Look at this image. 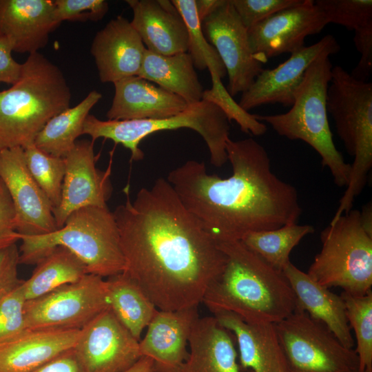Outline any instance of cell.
I'll return each mask as SVG.
<instances>
[{"label":"cell","instance_id":"8d00e7d4","mask_svg":"<svg viewBox=\"0 0 372 372\" xmlns=\"http://www.w3.org/2000/svg\"><path fill=\"white\" fill-rule=\"evenodd\" d=\"M22 282L0 299V344L8 341L27 329L25 319L26 302Z\"/></svg>","mask_w":372,"mask_h":372},{"label":"cell","instance_id":"9a60e30c","mask_svg":"<svg viewBox=\"0 0 372 372\" xmlns=\"http://www.w3.org/2000/svg\"><path fill=\"white\" fill-rule=\"evenodd\" d=\"M0 178L11 198L19 235H43L57 229L52 205L30 174L23 147L0 150Z\"/></svg>","mask_w":372,"mask_h":372},{"label":"cell","instance_id":"ffe728a7","mask_svg":"<svg viewBox=\"0 0 372 372\" xmlns=\"http://www.w3.org/2000/svg\"><path fill=\"white\" fill-rule=\"evenodd\" d=\"M60 23L54 1L0 0V35L11 41L16 52H38Z\"/></svg>","mask_w":372,"mask_h":372},{"label":"cell","instance_id":"f35d334b","mask_svg":"<svg viewBox=\"0 0 372 372\" xmlns=\"http://www.w3.org/2000/svg\"><path fill=\"white\" fill-rule=\"evenodd\" d=\"M301 0H231L245 28L254 25L275 13L299 3Z\"/></svg>","mask_w":372,"mask_h":372},{"label":"cell","instance_id":"9c48e42d","mask_svg":"<svg viewBox=\"0 0 372 372\" xmlns=\"http://www.w3.org/2000/svg\"><path fill=\"white\" fill-rule=\"evenodd\" d=\"M321 251L308 276L320 285L340 287L353 296H362L372 287V236L363 229L360 212L351 209L330 223L320 234Z\"/></svg>","mask_w":372,"mask_h":372},{"label":"cell","instance_id":"52a82bcc","mask_svg":"<svg viewBox=\"0 0 372 372\" xmlns=\"http://www.w3.org/2000/svg\"><path fill=\"white\" fill-rule=\"evenodd\" d=\"M338 136L354 157L349 183L335 213L352 209L372 167V83L354 78L342 66L333 67L327 98Z\"/></svg>","mask_w":372,"mask_h":372},{"label":"cell","instance_id":"ab89813d","mask_svg":"<svg viewBox=\"0 0 372 372\" xmlns=\"http://www.w3.org/2000/svg\"><path fill=\"white\" fill-rule=\"evenodd\" d=\"M20 240L14 225V211L8 190L0 178V251Z\"/></svg>","mask_w":372,"mask_h":372},{"label":"cell","instance_id":"2e32d148","mask_svg":"<svg viewBox=\"0 0 372 372\" xmlns=\"http://www.w3.org/2000/svg\"><path fill=\"white\" fill-rule=\"evenodd\" d=\"M340 50L338 42L331 34L302 48L277 67L263 69L251 86L242 93L238 105L247 112L269 104L291 107L294 92L311 63L322 54L331 56Z\"/></svg>","mask_w":372,"mask_h":372},{"label":"cell","instance_id":"ee69618b","mask_svg":"<svg viewBox=\"0 0 372 372\" xmlns=\"http://www.w3.org/2000/svg\"><path fill=\"white\" fill-rule=\"evenodd\" d=\"M225 0H195L198 19L203 21L215 10L223 4Z\"/></svg>","mask_w":372,"mask_h":372},{"label":"cell","instance_id":"7402d4cb","mask_svg":"<svg viewBox=\"0 0 372 372\" xmlns=\"http://www.w3.org/2000/svg\"><path fill=\"white\" fill-rule=\"evenodd\" d=\"M114 95L106 113L110 121L161 119L183 112L189 104L138 76L114 82Z\"/></svg>","mask_w":372,"mask_h":372},{"label":"cell","instance_id":"1f68e13d","mask_svg":"<svg viewBox=\"0 0 372 372\" xmlns=\"http://www.w3.org/2000/svg\"><path fill=\"white\" fill-rule=\"evenodd\" d=\"M182 16L188 32V51L195 68L208 69L211 80L227 74L225 67L215 48L207 41L200 22L195 0H172Z\"/></svg>","mask_w":372,"mask_h":372},{"label":"cell","instance_id":"bcb514c9","mask_svg":"<svg viewBox=\"0 0 372 372\" xmlns=\"http://www.w3.org/2000/svg\"><path fill=\"white\" fill-rule=\"evenodd\" d=\"M125 372H154L153 362L147 357H141L132 367Z\"/></svg>","mask_w":372,"mask_h":372},{"label":"cell","instance_id":"603a6c76","mask_svg":"<svg viewBox=\"0 0 372 372\" xmlns=\"http://www.w3.org/2000/svg\"><path fill=\"white\" fill-rule=\"evenodd\" d=\"M81 329H28L0 344V372H30L74 348Z\"/></svg>","mask_w":372,"mask_h":372},{"label":"cell","instance_id":"e575fe53","mask_svg":"<svg viewBox=\"0 0 372 372\" xmlns=\"http://www.w3.org/2000/svg\"><path fill=\"white\" fill-rule=\"evenodd\" d=\"M318 8L329 23L342 25L356 32L372 24L371 0H316Z\"/></svg>","mask_w":372,"mask_h":372},{"label":"cell","instance_id":"d6a6232c","mask_svg":"<svg viewBox=\"0 0 372 372\" xmlns=\"http://www.w3.org/2000/svg\"><path fill=\"white\" fill-rule=\"evenodd\" d=\"M340 296L349 326L355 333L360 371L372 372V291L362 296L342 291Z\"/></svg>","mask_w":372,"mask_h":372},{"label":"cell","instance_id":"f1b7e54d","mask_svg":"<svg viewBox=\"0 0 372 372\" xmlns=\"http://www.w3.org/2000/svg\"><path fill=\"white\" fill-rule=\"evenodd\" d=\"M102 94L92 90L72 107H68L50 119L36 136L34 145L43 152L64 158L74 148L76 138L83 134L90 111Z\"/></svg>","mask_w":372,"mask_h":372},{"label":"cell","instance_id":"277c9868","mask_svg":"<svg viewBox=\"0 0 372 372\" xmlns=\"http://www.w3.org/2000/svg\"><path fill=\"white\" fill-rule=\"evenodd\" d=\"M71 96L58 66L30 54L17 82L0 92V150L34 143L47 122L70 107Z\"/></svg>","mask_w":372,"mask_h":372},{"label":"cell","instance_id":"4316f807","mask_svg":"<svg viewBox=\"0 0 372 372\" xmlns=\"http://www.w3.org/2000/svg\"><path fill=\"white\" fill-rule=\"evenodd\" d=\"M138 76L181 97L187 104L202 101L203 86L187 52L162 55L147 50Z\"/></svg>","mask_w":372,"mask_h":372},{"label":"cell","instance_id":"e0dca14e","mask_svg":"<svg viewBox=\"0 0 372 372\" xmlns=\"http://www.w3.org/2000/svg\"><path fill=\"white\" fill-rule=\"evenodd\" d=\"M65 172L61 198L53 215L57 229L74 211L88 206L106 207L112 193L110 165L105 171L96 167L94 142L76 141L74 148L64 157Z\"/></svg>","mask_w":372,"mask_h":372},{"label":"cell","instance_id":"7c38bea8","mask_svg":"<svg viewBox=\"0 0 372 372\" xmlns=\"http://www.w3.org/2000/svg\"><path fill=\"white\" fill-rule=\"evenodd\" d=\"M207 41L215 48L228 75L227 91L233 97L246 91L263 70L251 49L248 31L231 0H225L201 23Z\"/></svg>","mask_w":372,"mask_h":372},{"label":"cell","instance_id":"4dcf8cb0","mask_svg":"<svg viewBox=\"0 0 372 372\" xmlns=\"http://www.w3.org/2000/svg\"><path fill=\"white\" fill-rule=\"evenodd\" d=\"M314 231L313 226L297 223L272 230L251 232L240 241L268 265L282 272L290 262L292 249L304 237Z\"/></svg>","mask_w":372,"mask_h":372},{"label":"cell","instance_id":"30bf717a","mask_svg":"<svg viewBox=\"0 0 372 372\" xmlns=\"http://www.w3.org/2000/svg\"><path fill=\"white\" fill-rule=\"evenodd\" d=\"M274 327L289 372H361L355 349L305 311L296 309Z\"/></svg>","mask_w":372,"mask_h":372},{"label":"cell","instance_id":"ac0fdd59","mask_svg":"<svg viewBox=\"0 0 372 372\" xmlns=\"http://www.w3.org/2000/svg\"><path fill=\"white\" fill-rule=\"evenodd\" d=\"M198 307L158 309L139 341L141 355L152 360L154 372H179L189 355V335L199 318Z\"/></svg>","mask_w":372,"mask_h":372},{"label":"cell","instance_id":"d590c367","mask_svg":"<svg viewBox=\"0 0 372 372\" xmlns=\"http://www.w3.org/2000/svg\"><path fill=\"white\" fill-rule=\"evenodd\" d=\"M202 100L212 102L219 106L226 114L229 121H235L241 131L245 133L262 136L267 130L265 123L258 121L254 114L243 110L234 101L223 83L204 90Z\"/></svg>","mask_w":372,"mask_h":372},{"label":"cell","instance_id":"74e56055","mask_svg":"<svg viewBox=\"0 0 372 372\" xmlns=\"http://www.w3.org/2000/svg\"><path fill=\"white\" fill-rule=\"evenodd\" d=\"M56 20L71 21H98L109 10L105 0H56L54 1Z\"/></svg>","mask_w":372,"mask_h":372},{"label":"cell","instance_id":"f6af8a7d","mask_svg":"<svg viewBox=\"0 0 372 372\" xmlns=\"http://www.w3.org/2000/svg\"><path fill=\"white\" fill-rule=\"evenodd\" d=\"M360 212V222L364 230L372 236V207L371 203L365 205Z\"/></svg>","mask_w":372,"mask_h":372},{"label":"cell","instance_id":"60d3db41","mask_svg":"<svg viewBox=\"0 0 372 372\" xmlns=\"http://www.w3.org/2000/svg\"><path fill=\"white\" fill-rule=\"evenodd\" d=\"M19 258L17 244L0 251V299L22 282L18 277Z\"/></svg>","mask_w":372,"mask_h":372},{"label":"cell","instance_id":"5b68a950","mask_svg":"<svg viewBox=\"0 0 372 372\" xmlns=\"http://www.w3.org/2000/svg\"><path fill=\"white\" fill-rule=\"evenodd\" d=\"M19 264L35 265L53 248L61 246L74 254L87 273L102 278L125 269L118 227L107 206H88L73 211L63 226L49 234L19 235Z\"/></svg>","mask_w":372,"mask_h":372},{"label":"cell","instance_id":"4fadbf2b","mask_svg":"<svg viewBox=\"0 0 372 372\" xmlns=\"http://www.w3.org/2000/svg\"><path fill=\"white\" fill-rule=\"evenodd\" d=\"M73 351L84 372H125L141 358L139 341L110 308L81 329Z\"/></svg>","mask_w":372,"mask_h":372},{"label":"cell","instance_id":"3957f363","mask_svg":"<svg viewBox=\"0 0 372 372\" xmlns=\"http://www.w3.org/2000/svg\"><path fill=\"white\" fill-rule=\"evenodd\" d=\"M226 256L222 273L202 303L214 315L227 311L248 323H277L296 308L294 293L282 271L268 265L240 240L219 242Z\"/></svg>","mask_w":372,"mask_h":372},{"label":"cell","instance_id":"44dd1931","mask_svg":"<svg viewBox=\"0 0 372 372\" xmlns=\"http://www.w3.org/2000/svg\"><path fill=\"white\" fill-rule=\"evenodd\" d=\"M133 12L130 21L146 49L162 55L188 51L185 21L169 0H126Z\"/></svg>","mask_w":372,"mask_h":372},{"label":"cell","instance_id":"8fae6325","mask_svg":"<svg viewBox=\"0 0 372 372\" xmlns=\"http://www.w3.org/2000/svg\"><path fill=\"white\" fill-rule=\"evenodd\" d=\"M109 308L106 280L87 273L41 297L26 300L27 329H81Z\"/></svg>","mask_w":372,"mask_h":372},{"label":"cell","instance_id":"836d02e7","mask_svg":"<svg viewBox=\"0 0 372 372\" xmlns=\"http://www.w3.org/2000/svg\"><path fill=\"white\" fill-rule=\"evenodd\" d=\"M23 150L28 169L50 200L53 210L61 201L65 172V159L43 152L34 143L26 146Z\"/></svg>","mask_w":372,"mask_h":372},{"label":"cell","instance_id":"5bb4252c","mask_svg":"<svg viewBox=\"0 0 372 372\" xmlns=\"http://www.w3.org/2000/svg\"><path fill=\"white\" fill-rule=\"evenodd\" d=\"M329 23L313 0H301L247 30L251 49L262 64L269 59L292 54L304 47L305 39Z\"/></svg>","mask_w":372,"mask_h":372},{"label":"cell","instance_id":"d6986e66","mask_svg":"<svg viewBox=\"0 0 372 372\" xmlns=\"http://www.w3.org/2000/svg\"><path fill=\"white\" fill-rule=\"evenodd\" d=\"M146 50L131 22L122 16L98 31L90 48L100 81L112 83L138 76Z\"/></svg>","mask_w":372,"mask_h":372},{"label":"cell","instance_id":"cb8c5ba5","mask_svg":"<svg viewBox=\"0 0 372 372\" xmlns=\"http://www.w3.org/2000/svg\"><path fill=\"white\" fill-rule=\"evenodd\" d=\"M234 336L239 363L252 372H289L274 324L248 323L236 314L223 311L214 315Z\"/></svg>","mask_w":372,"mask_h":372},{"label":"cell","instance_id":"ba28073f","mask_svg":"<svg viewBox=\"0 0 372 372\" xmlns=\"http://www.w3.org/2000/svg\"><path fill=\"white\" fill-rule=\"evenodd\" d=\"M180 128L193 130L201 136L212 165L220 167L228 161L226 141L229 138L230 121L219 106L205 100L189 104L178 114L161 119L103 121L89 114L83 134L90 136L93 142L104 138L121 144L130 151L131 159L137 161L144 157L138 147L144 138L156 132Z\"/></svg>","mask_w":372,"mask_h":372},{"label":"cell","instance_id":"484cf974","mask_svg":"<svg viewBox=\"0 0 372 372\" xmlns=\"http://www.w3.org/2000/svg\"><path fill=\"white\" fill-rule=\"evenodd\" d=\"M296 300V308L324 324L347 349L355 345L343 299L313 280L291 262L282 271Z\"/></svg>","mask_w":372,"mask_h":372},{"label":"cell","instance_id":"7bdbcfd3","mask_svg":"<svg viewBox=\"0 0 372 372\" xmlns=\"http://www.w3.org/2000/svg\"><path fill=\"white\" fill-rule=\"evenodd\" d=\"M30 372H84L73 349Z\"/></svg>","mask_w":372,"mask_h":372},{"label":"cell","instance_id":"7dc6e473","mask_svg":"<svg viewBox=\"0 0 372 372\" xmlns=\"http://www.w3.org/2000/svg\"><path fill=\"white\" fill-rule=\"evenodd\" d=\"M364 372H367V371H364Z\"/></svg>","mask_w":372,"mask_h":372},{"label":"cell","instance_id":"f546056e","mask_svg":"<svg viewBox=\"0 0 372 372\" xmlns=\"http://www.w3.org/2000/svg\"><path fill=\"white\" fill-rule=\"evenodd\" d=\"M35 265L30 277L23 280L26 300L41 297L87 274L84 264L71 251L61 246L49 251Z\"/></svg>","mask_w":372,"mask_h":372},{"label":"cell","instance_id":"8992f818","mask_svg":"<svg viewBox=\"0 0 372 372\" xmlns=\"http://www.w3.org/2000/svg\"><path fill=\"white\" fill-rule=\"evenodd\" d=\"M329 56L322 54L309 66L287 112L254 116L278 135L310 145L321 157L322 166L329 169L335 184L342 187L349 183L351 165L337 149L328 121L327 90L333 68Z\"/></svg>","mask_w":372,"mask_h":372},{"label":"cell","instance_id":"83f0119b","mask_svg":"<svg viewBox=\"0 0 372 372\" xmlns=\"http://www.w3.org/2000/svg\"><path fill=\"white\" fill-rule=\"evenodd\" d=\"M109 308L118 320L138 341L158 309L126 273L106 279Z\"/></svg>","mask_w":372,"mask_h":372},{"label":"cell","instance_id":"b9f144b4","mask_svg":"<svg viewBox=\"0 0 372 372\" xmlns=\"http://www.w3.org/2000/svg\"><path fill=\"white\" fill-rule=\"evenodd\" d=\"M13 45L11 41L0 35V83L14 84L19 79L22 63L17 62L12 56Z\"/></svg>","mask_w":372,"mask_h":372},{"label":"cell","instance_id":"7a4b0ae2","mask_svg":"<svg viewBox=\"0 0 372 372\" xmlns=\"http://www.w3.org/2000/svg\"><path fill=\"white\" fill-rule=\"evenodd\" d=\"M232 174L222 178L203 162L186 161L168 174L186 209L219 242L297 223L302 214L296 188L271 169L265 148L252 138L226 141Z\"/></svg>","mask_w":372,"mask_h":372},{"label":"cell","instance_id":"6da1fadb","mask_svg":"<svg viewBox=\"0 0 372 372\" xmlns=\"http://www.w3.org/2000/svg\"><path fill=\"white\" fill-rule=\"evenodd\" d=\"M113 212L125 258L123 273L159 310L202 303L226 256L186 209L166 178L141 188Z\"/></svg>","mask_w":372,"mask_h":372},{"label":"cell","instance_id":"d4e9b609","mask_svg":"<svg viewBox=\"0 0 372 372\" xmlns=\"http://www.w3.org/2000/svg\"><path fill=\"white\" fill-rule=\"evenodd\" d=\"M234 335L214 316L198 318L189 339V355L179 372H252L238 361Z\"/></svg>","mask_w":372,"mask_h":372}]
</instances>
